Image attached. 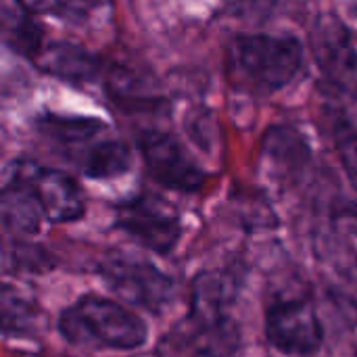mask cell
<instances>
[{
	"mask_svg": "<svg viewBox=\"0 0 357 357\" xmlns=\"http://www.w3.org/2000/svg\"><path fill=\"white\" fill-rule=\"evenodd\" d=\"M115 222L119 230L157 255L172 253L182 236L178 211L165 199L149 192L117 205Z\"/></svg>",
	"mask_w": 357,
	"mask_h": 357,
	"instance_id": "6",
	"label": "cell"
},
{
	"mask_svg": "<svg viewBox=\"0 0 357 357\" xmlns=\"http://www.w3.org/2000/svg\"><path fill=\"white\" fill-rule=\"evenodd\" d=\"M140 151L149 174L165 188L178 192H197L205 184V174L184 144L169 132H144Z\"/></svg>",
	"mask_w": 357,
	"mask_h": 357,
	"instance_id": "8",
	"label": "cell"
},
{
	"mask_svg": "<svg viewBox=\"0 0 357 357\" xmlns=\"http://www.w3.org/2000/svg\"><path fill=\"white\" fill-rule=\"evenodd\" d=\"M312 46L333 86L357 100V46L347 27L335 17H322L314 27Z\"/></svg>",
	"mask_w": 357,
	"mask_h": 357,
	"instance_id": "9",
	"label": "cell"
},
{
	"mask_svg": "<svg viewBox=\"0 0 357 357\" xmlns=\"http://www.w3.org/2000/svg\"><path fill=\"white\" fill-rule=\"evenodd\" d=\"M42 220L44 215L27 188L17 180L6 178L2 188V222L6 232L15 236H31L38 232Z\"/></svg>",
	"mask_w": 357,
	"mask_h": 357,
	"instance_id": "11",
	"label": "cell"
},
{
	"mask_svg": "<svg viewBox=\"0 0 357 357\" xmlns=\"http://www.w3.org/2000/svg\"><path fill=\"white\" fill-rule=\"evenodd\" d=\"M59 333L71 345L115 351L138 349L149 339V328L138 314L100 295H84L63 310Z\"/></svg>",
	"mask_w": 357,
	"mask_h": 357,
	"instance_id": "3",
	"label": "cell"
},
{
	"mask_svg": "<svg viewBox=\"0 0 357 357\" xmlns=\"http://www.w3.org/2000/svg\"><path fill=\"white\" fill-rule=\"evenodd\" d=\"M6 178H13L27 188L44 220L50 224L75 222L86 211L79 186L59 169L42 167L33 161H13L6 169Z\"/></svg>",
	"mask_w": 357,
	"mask_h": 357,
	"instance_id": "7",
	"label": "cell"
},
{
	"mask_svg": "<svg viewBox=\"0 0 357 357\" xmlns=\"http://www.w3.org/2000/svg\"><path fill=\"white\" fill-rule=\"evenodd\" d=\"M303 50L295 38L251 33L236 36L228 46L232 86L251 94H272L289 86L301 71Z\"/></svg>",
	"mask_w": 357,
	"mask_h": 357,
	"instance_id": "2",
	"label": "cell"
},
{
	"mask_svg": "<svg viewBox=\"0 0 357 357\" xmlns=\"http://www.w3.org/2000/svg\"><path fill=\"white\" fill-rule=\"evenodd\" d=\"M268 343L289 357H312L324 341L322 322L307 295L276 297L266 310Z\"/></svg>",
	"mask_w": 357,
	"mask_h": 357,
	"instance_id": "4",
	"label": "cell"
},
{
	"mask_svg": "<svg viewBox=\"0 0 357 357\" xmlns=\"http://www.w3.org/2000/svg\"><path fill=\"white\" fill-rule=\"evenodd\" d=\"M100 276L123 301L153 314H159L174 297L172 278L149 259L136 255H107L100 264Z\"/></svg>",
	"mask_w": 357,
	"mask_h": 357,
	"instance_id": "5",
	"label": "cell"
},
{
	"mask_svg": "<svg viewBox=\"0 0 357 357\" xmlns=\"http://www.w3.org/2000/svg\"><path fill=\"white\" fill-rule=\"evenodd\" d=\"M33 61L56 77L69 82H94L100 73V63L96 56L86 52L82 46L69 42H50L42 46Z\"/></svg>",
	"mask_w": 357,
	"mask_h": 357,
	"instance_id": "10",
	"label": "cell"
},
{
	"mask_svg": "<svg viewBox=\"0 0 357 357\" xmlns=\"http://www.w3.org/2000/svg\"><path fill=\"white\" fill-rule=\"evenodd\" d=\"M38 134L50 151L94 180L117 178L132 163L128 144L107 123L92 117L44 115L38 119Z\"/></svg>",
	"mask_w": 357,
	"mask_h": 357,
	"instance_id": "1",
	"label": "cell"
},
{
	"mask_svg": "<svg viewBox=\"0 0 357 357\" xmlns=\"http://www.w3.org/2000/svg\"><path fill=\"white\" fill-rule=\"evenodd\" d=\"M29 15H54L65 21H86L102 13L111 0H17Z\"/></svg>",
	"mask_w": 357,
	"mask_h": 357,
	"instance_id": "12",
	"label": "cell"
},
{
	"mask_svg": "<svg viewBox=\"0 0 357 357\" xmlns=\"http://www.w3.org/2000/svg\"><path fill=\"white\" fill-rule=\"evenodd\" d=\"M335 140L341 153V159L347 167V174L357 190V128L354 121L345 119L343 113H337L335 121Z\"/></svg>",
	"mask_w": 357,
	"mask_h": 357,
	"instance_id": "15",
	"label": "cell"
},
{
	"mask_svg": "<svg viewBox=\"0 0 357 357\" xmlns=\"http://www.w3.org/2000/svg\"><path fill=\"white\" fill-rule=\"evenodd\" d=\"M2 31H4V42L15 52H21V54H25L29 59H33L40 52V48H42L44 31L31 19L29 13H25V15H10V13H6L4 15Z\"/></svg>",
	"mask_w": 357,
	"mask_h": 357,
	"instance_id": "13",
	"label": "cell"
},
{
	"mask_svg": "<svg viewBox=\"0 0 357 357\" xmlns=\"http://www.w3.org/2000/svg\"><path fill=\"white\" fill-rule=\"evenodd\" d=\"M33 322V307L23 301L10 287L2 291V326L6 335H21Z\"/></svg>",
	"mask_w": 357,
	"mask_h": 357,
	"instance_id": "14",
	"label": "cell"
}]
</instances>
